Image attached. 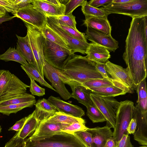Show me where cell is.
<instances>
[{
    "instance_id": "1",
    "label": "cell",
    "mask_w": 147,
    "mask_h": 147,
    "mask_svg": "<svg viewBox=\"0 0 147 147\" xmlns=\"http://www.w3.org/2000/svg\"><path fill=\"white\" fill-rule=\"evenodd\" d=\"M147 16L132 18L125 40L123 59L137 87L147 77Z\"/></svg>"
},
{
    "instance_id": "2",
    "label": "cell",
    "mask_w": 147,
    "mask_h": 147,
    "mask_svg": "<svg viewBox=\"0 0 147 147\" xmlns=\"http://www.w3.org/2000/svg\"><path fill=\"white\" fill-rule=\"evenodd\" d=\"M57 69L61 78L81 84L91 80L103 78L97 70L95 62L86 57L74 53L71 55L65 63L63 71Z\"/></svg>"
},
{
    "instance_id": "3",
    "label": "cell",
    "mask_w": 147,
    "mask_h": 147,
    "mask_svg": "<svg viewBox=\"0 0 147 147\" xmlns=\"http://www.w3.org/2000/svg\"><path fill=\"white\" fill-rule=\"evenodd\" d=\"M22 147H86L74 134L61 131L42 138L24 140Z\"/></svg>"
},
{
    "instance_id": "4",
    "label": "cell",
    "mask_w": 147,
    "mask_h": 147,
    "mask_svg": "<svg viewBox=\"0 0 147 147\" xmlns=\"http://www.w3.org/2000/svg\"><path fill=\"white\" fill-rule=\"evenodd\" d=\"M43 53L45 61L57 69L63 71L64 66L70 58L71 51L45 38Z\"/></svg>"
},
{
    "instance_id": "5",
    "label": "cell",
    "mask_w": 147,
    "mask_h": 147,
    "mask_svg": "<svg viewBox=\"0 0 147 147\" xmlns=\"http://www.w3.org/2000/svg\"><path fill=\"white\" fill-rule=\"evenodd\" d=\"M135 106L129 100L121 101L116 113L115 126L113 132V137L118 142L123 134L129 135L127 128L131 119L134 118Z\"/></svg>"
},
{
    "instance_id": "6",
    "label": "cell",
    "mask_w": 147,
    "mask_h": 147,
    "mask_svg": "<svg viewBox=\"0 0 147 147\" xmlns=\"http://www.w3.org/2000/svg\"><path fill=\"white\" fill-rule=\"evenodd\" d=\"M101 7L109 14H123L132 18L147 16V0H132L129 2L121 4H115L111 2Z\"/></svg>"
},
{
    "instance_id": "7",
    "label": "cell",
    "mask_w": 147,
    "mask_h": 147,
    "mask_svg": "<svg viewBox=\"0 0 147 147\" xmlns=\"http://www.w3.org/2000/svg\"><path fill=\"white\" fill-rule=\"evenodd\" d=\"M93 105L99 110L106 119L105 126L113 129L115 126L116 113L119 102L113 97L103 96L92 93L90 95Z\"/></svg>"
},
{
    "instance_id": "8",
    "label": "cell",
    "mask_w": 147,
    "mask_h": 147,
    "mask_svg": "<svg viewBox=\"0 0 147 147\" xmlns=\"http://www.w3.org/2000/svg\"><path fill=\"white\" fill-rule=\"evenodd\" d=\"M24 23L27 29V34L36 63L38 70L44 78L43 67L45 61L43 49L45 38L38 28L27 23Z\"/></svg>"
},
{
    "instance_id": "9",
    "label": "cell",
    "mask_w": 147,
    "mask_h": 147,
    "mask_svg": "<svg viewBox=\"0 0 147 147\" xmlns=\"http://www.w3.org/2000/svg\"><path fill=\"white\" fill-rule=\"evenodd\" d=\"M46 23L66 43L71 53L78 52L83 54H86L90 43L81 41L71 36L61 29L49 17H46Z\"/></svg>"
},
{
    "instance_id": "10",
    "label": "cell",
    "mask_w": 147,
    "mask_h": 147,
    "mask_svg": "<svg viewBox=\"0 0 147 147\" xmlns=\"http://www.w3.org/2000/svg\"><path fill=\"white\" fill-rule=\"evenodd\" d=\"M105 64L106 70L111 76L112 79L120 82L133 93L134 90H137V87L134 83L127 67L124 68L121 66L112 63L109 60Z\"/></svg>"
},
{
    "instance_id": "11",
    "label": "cell",
    "mask_w": 147,
    "mask_h": 147,
    "mask_svg": "<svg viewBox=\"0 0 147 147\" xmlns=\"http://www.w3.org/2000/svg\"><path fill=\"white\" fill-rule=\"evenodd\" d=\"M15 17L36 27L40 30L46 24V16L35 9L33 5L19 9L12 14Z\"/></svg>"
},
{
    "instance_id": "12",
    "label": "cell",
    "mask_w": 147,
    "mask_h": 147,
    "mask_svg": "<svg viewBox=\"0 0 147 147\" xmlns=\"http://www.w3.org/2000/svg\"><path fill=\"white\" fill-rule=\"evenodd\" d=\"M29 86L25 84L13 74L0 93V102L26 93Z\"/></svg>"
},
{
    "instance_id": "13",
    "label": "cell",
    "mask_w": 147,
    "mask_h": 147,
    "mask_svg": "<svg viewBox=\"0 0 147 147\" xmlns=\"http://www.w3.org/2000/svg\"><path fill=\"white\" fill-rule=\"evenodd\" d=\"M44 76L51 83L52 87L64 99L67 100L71 98V94L66 88L65 83L59 76L56 69L52 67L46 61L44 65Z\"/></svg>"
},
{
    "instance_id": "14",
    "label": "cell",
    "mask_w": 147,
    "mask_h": 147,
    "mask_svg": "<svg viewBox=\"0 0 147 147\" xmlns=\"http://www.w3.org/2000/svg\"><path fill=\"white\" fill-rule=\"evenodd\" d=\"M85 31L86 39L103 46L110 52H114L118 48V42L111 35H107L102 32L87 26Z\"/></svg>"
},
{
    "instance_id": "15",
    "label": "cell",
    "mask_w": 147,
    "mask_h": 147,
    "mask_svg": "<svg viewBox=\"0 0 147 147\" xmlns=\"http://www.w3.org/2000/svg\"><path fill=\"white\" fill-rule=\"evenodd\" d=\"M61 79L65 84L70 86L72 90L71 98L77 100L86 107L93 105L90 96V94L92 93L91 90L82 84L65 78Z\"/></svg>"
},
{
    "instance_id": "16",
    "label": "cell",
    "mask_w": 147,
    "mask_h": 147,
    "mask_svg": "<svg viewBox=\"0 0 147 147\" xmlns=\"http://www.w3.org/2000/svg\"><path fill=\"white\" fill-rule=\"evenodd\" d=\"M69 124L59 123H52L47 121L40 123L34 132L29 140H34L49 136L61 131V130Z\"/></svg>"
},
{
    "instance_id": "17",
    "label": "cell",
    "mask_w": 147,
    "mask_h": 147,
    "mask_svg": "<svg viewBox=\"0 0 147 147\" xmlns=\"http://www.w3.org/2000/svg\"><path fill=\"white\" fill-rule=\"evenodd\" d=\"M138 95L137 104L135 106L134 118L147 120V93L146 79L137 87Z\"/></svg>"
},
{
    "instance_id": "18",
    "label": "cell",
    "mask_w": 147,
    "mask_h": 147,
    "mask_svg": "<svg viewBox=\"0 0 147 147\" xmlns=\"http://www.w3.org/2000/svg\"><path fill=\"white\" fill-rule=\"evenodd\" d=\"M47 100L54 105L57 111L66 114L79 118L85 115V112L80 107L65 102L59 97L51 96Z\"/></svg>"
},
{
    "instance_id": "19",
    "label": "cell",
    "mask_w": 147,
    "mask_h": 147,
    "mask_svg": "<svg viewBox=\"0 0 147 147\" xmlns=\"http://www.w3.org/2000/svg\"><path fill=\"white\" fill-rule=\"evenodd\" d=\"M86 56L96 63L105 64L111 57L109 51L106 48L93 42L90 43L87 49Z\"/></svg>"
},
{
    "instance_id": "20",
    "label": "cell",
    "mask_w": 147,
    "mask_h": 147,
    "mask_svg": "<svg viewBox=\"0 0 147 147\" xmlns=\"http://www.w3.org/2000/svg\"><path fill=\"white\" fill-rule=\"evenodd\" d=\"M35 105V115L39 123L47 121L57 111L56 107L44 98L39 99Z\"/></svg>"
},
{
    "instance_id": "21",
    "label": "cell",
    "mask_w": 147,
    "mask_h": 147,
    "mask_svg": "<svg viewBox=\"0 0 147 147\" xmlns=\"http://www.w3.org/2000/svg\"><path fill=\"white\" fill-rule=\"evenodd\" d=\"M34 7L46 17H56L64 15L65 6H55L42 0H32Z\"/></svg>"
},
{
    "instance_id": "22",
    "label": "cell",
    "mask_w": 147,
    "mask_h": 147,
    "mask_svg": "<svg viewBox=\"0 0 147 147\" xmlns=\"http://www.w3.org/2000/svg\"><path fill=\"white\" fill-rule=\"evenodd\" d=\"M86 130L92 135L94 147H103L107 140L113 137L111 130L106 126L87 128Z\"/></svg>"
},
{
    "instance_id": "23",
    "label": "cell",
    "mask_w": 147,
    "mask_h": 147,
    "mask_svg": "<svg viewBox=\"0 0 147 147\" xmlns=\"http://www.w3.org/2000/svg\"><path fill=\"white\" fill-rule=\"evenodd\" d=\"M16 36L17 38L16 49L21 53L28 63L32 64L37 69L28 34H27L24 37L20 36L17 34Z\"/></svg>"
},
{
    "instance_id": "24",
    "label": "cell",
    "mask_w": 147,
    "mask_h": 147,
    "mask_svg": "<svg viewBox=\"0 0 147 147\" xmlns=\"http://www.w3.org/2000/svg\"><path fill=\"white\" fill-rule=\"evenodd\" d=\"M83 24L98 30L107 35H111L112 27L107 18L87 16Z\"/></svg>"
},
{
    "instance_id": "25",
    "label": "cell",
    "mask_w": 147,
    "mask_h": 147,
    "mask_svg": "<svg viewBox=\"0 0 147 147\" xmlns=\"http://www.w3.org/2000/svg\"><path fill=\"white\" fill-rule=\"evenodd\" d=\"M87 88L92 93L103 96L113 97L119 95H125L127 93H133L129 88L125 86H113L105 87H90Z\"/></svg>"
},
{
    "instance_id": "26",
    "label": "cell",
    "mask_w": 147,
    "mask_h": 147,
    "mask_svg": "<svg viewBox=\"0 0 147 147\" xmlns=\"http://www.w3.org/2000/svg\"><path fill=\"white\" fill-rule=\"evenodd\" d=\"M39 122L37 119L34 111L28 116V118L21 129L18 131V137L24 140L31 135L38 127Z\"/></svg>"
},
{
    "instance_id": "27",
    "label": "cell",
    "mask_w": 147,
    "mask_h": 147,
    "mask_svg": "<svg viewBox=\"0 0 147 147\" xmlns=\"http://www.w3.org/2000/svg\"><path fill=\"white\" fill-rule=\"evenodd\" d=\"M21 67L30 79L37 81L42 86H46L56 91L54 88L42 78L37 68L33 65L28 63L24 65H21Z\"/></svg>"
},
{
    "instance_id": "28",
    "label": "cell",
    "mask_w": 147,
    "mask_h": 147,
    "mask_svg": "<svg viewBox=\"0 0 147 147\" xmlns=\"http://www.w3.org/2000/svg\"><path fill=\"white\" fill-rule=\"evenodd\" d=\"M0 60L5 61H15L24 65L28 63L21 53L15 48L9 47L4 53L0 55Z\"/></svg>"
},
{
    "instance_id": "29",
    "label": "cell",
    "mask_w": 147,
    "mask_h": 147,
    "mask_svg": "<svg viewBox=\"0 0 147 147\" xmlns=\"http://www.w3.org/2000/svg\"><path fill=\"white\" fill-rule=\"evenodd\" d=\"M82 84L87 88L105 87L113 86H125L120 82L109 77L91 80L83 83Z\"/></svg>"
},
{
    "instance_id": "30",
    "label": "cell",
    "mask_w": 147,
    "mask_h": 147,
    "mask_svg": "<svg viewBox=\"0 0 147 147\" xmlns=\"http://www.w3.org/2000/svg\"><path fill=\"white\" fill-rule=\"evenodd\" d=\"M40 30L45 38L71 51L69 47L65 41L51 29L47 23Z\"/></svg>"
},
{
    "instance_id": "31",
    "label": "cell",
    "mask_w": 147,
    "mask_h": 147,
    "mask_svg": "<svg viewBox=\"0 0 147 147\" xmlns=\"http://www.w3.org/2000/svg\"><path fill=\"white\" fill-rule=\"evenodd\" d=\"M82 10L85 16L107 18L109 13L101 7L96 8L90 5L86 0L82 5Z\"/></svg>"
},
{
    "instance_id": "32",
    "label": "cell",
    "mask_w": 147,
    "mask_h": 147,
    "mask_svg": "<svg viewBox=\"0 0 147 147\" xmlns=\"http://www.w3.org/2000/svg\"><path fill=\"white\" fill-rule=\"evenodd\" d=\"M47 121L52 123H59L68 124L76 122H85V120L81 118L75 117L58 111Z\"/></svg>"
},
{
    "instance_id": "33",
    "label": "cell",
    "mask_w": 147,
    "mask_h": 147,
    "mask_svg": "<svg viewBox=\"0 0 147 147\" xmlns=\"http://www.w3.org/2000/svg\"><path fill=\"white\" fill-rule=\"evenodd\" d=\"M36 102V101H34L0 107V113L9 116L11 113H16L24 108L32 107Z\"/></svg>"
},
{
    "instance_id": "34",
    "label": "cell",
    "mask_w": 147,
    "mask_h": 147,
    "mask_svg": "<svg viewBox=\"0 0 147 147\" xmlns=\"http://www.w3.org/2000/svg\"><path fill=\"white\" fill-rule=\"evenodd\" d=\"M34 101H36L35 97L32 94L25 93L7 100L0 102V107Z\"/></svg>"
},
{
    "instance_id": "35",
    "label": "cell",
    "mask_w": 147,
    "mask_h": 147,
    "mask_svg": "<svg viewBox=\"0 0 147 147\" xmlns=\"http://www.w3.org/2000/svg\"><path fill=\"white\" fill-rule=\"evenodd\" d=\"M86 115L93 123L106 121L104 117L100 111L93 105L86 107Z\"/></svg>"
},
{
    "instance_id": "36",
    "label": "cell",
    "mask_w": 147,
    "mask_h": 147,
    "mask_svg": "<svg viewBox=\"0 0 147 147\" xmlns=\"http://www.w3.org/2000/svg\"><path fill=\"white\" fill-rule=\"evenodd\" d=\"M63 31L73 37L81 41L87 42L85 33L80 32L78 30L73 28L60 25L58 24L53 17H49Z\"/></svg>"
},
{
    "instance_id": "37",
    "label": "cell",
    "mask_w": 147,
    "mask_h": 147,
    "mask_svg": "<svg viewBox=\"0 0 147 147\" xmlns=\"http://www.w3.org/2000/svg\"><path fill=\"white\" fill-rule=\"evenodd\" d=\"M53 17L59 24L77 30L75 17L72 14Z\"/></svg>"
},
{
    "instance_id": "38",
    "label": "cell",
    "mask_w": 147,
    "mask_h": 147,
    "mask_svg": "<svg viewBox=\"0 0 147 147\" xmlns=\"http://www.w3.org/2000/svg\"><path fill=\"white\" fill-rule=\"evenodd\" d=\"M86 147H94L91 134L86 130L79 131L74 134Z\"/></svg>"
},
{
    "instance_id": "39",
    "label": "cell",
    "mask_w": 147,
    "mask_h": 147,
    "mask_svg": "<svg viewBox=\"0 0 147 147\" xmlns=\"http://www.w3.org/2000/svg\"><path fill=\"white\" fill-rule=\"evenodd\" d=\"M85 122L74 123L69 124L64 127L62 131L68 133L74 134L76 132L86 130L87 128L85 125Z\"/></svg>"
},
{
    "instance_id": "40",
    "label": "cell",
    "mask_w": 147,
    "mask_h": 147,
    "mask_svg": "<svg viewBox=\"0 0 147 147\" xmlns=\"http://www.w3.org/2000/svg\"><path fill=\"white\" fill-rule=\"evenodd\" d=\"M85 0H67L65 4V9L64 15L72 14L73 11L79 6H82Z\"/></svg>"
},
{
    "instance_id": "41",
    "label": "cell",
    "mask_w": 147,
    "mask_h": 147,
    "mask_svg": "<svg viewBox=\"0 0 147 147\" xmlns=\"http://www.w3.org/2000/svg\"><path fill=\"white\" fill-rule=\"evenodd\" d=\"M30 84L29 86L30 91L32 95L39 96H42L45 94V89L39 86L34 80L30 79Z\"/></svg>"
},
{
    "instance_id": "42",
    "label": "cell",
    "mask_w": 147,
    "mask_h": 147,
    "mask_svg": "<svg viewBox=\"0 0 147 147\" xmlns=\"http://www.w3.org/2000/svg\"><path fill=\"white\" fill-rule=\"evenodd\" d=\"M24 140L18 137L17 132L13 137L6 143L4 147H22Z\"/></svg>"
},
{
    "instance_id": "43",
    "label": "cell",
    "mask_w": 147,
    "mask_h": 147,
    "mask_svg": "<svg viewBox=\"0 0 147 147\" xmlns=\"http://www.w3.org/2000/svg\"><path fill=\"white\" fill-rule=\"evenodd\" d=\"M11 74L8 70H2L0 74V93L9 81Z\"/></svg>"
},
{
    "instance_id": "44",
    "label": "cell",
    "mask_w": 147,
    "mask_h": 147,
    "mask_svg": "<svg viewBox=\"0 0 147 147\" xmlns=\"http://www.w3.org/2000/svg\"><path fill=\"white\" fill-rule=\"evenodd\" d=\"M0 6L6 12L11 13L13 14L16 11L14 6L13 0H0Z\"/></svg>"
},
{
    "instance_id": "45",
    "label": "cell",
    "mask_w": 147,
    "mask_h": 147,
    "mask_svg": "<svg viewBox=\"0 0 147 147\" xmlns=\"http://www.w3.org/2000/svg\"><path fill=\"white\" fill-rule=\"evenodd\" d=\"M32 0H13L14 7L16 11L30 6Z\"/></svg>"
},
{
    "instance_id": "46",
    "label": "cell",
    "mask_w": 147,
    "mask_h": 147,
    "mask_svg": "<svg viewBox=\"0 0 147 147\" xmlns=\"http://www.w3.org/2000/svg\"><path fill=\"white\" fill-rule=\"evenodd\" d=\"M116 147H134L131 144L129 135L123 134L117 143Z\"/></svg>"
},
{
    "instance_id": "47",
    "label": "cell",
    "mask_w": 147,
    "mask_h": 147,
    "mask_svg": "<svg viewBox=\"0 0 147 147\" xmlns=\"http://www.w3.org/2000/svg\"><path fill=\"white\" fill-rule=\"evenodd\" d=\"M27 118L28 116L23 118L16 121L12 126L9 129L8 131L14 130L17 132L20 131L23 127Z\"/></svg>"
},
{
    "instance_id": "48",
    "label": "cell",
    "mask_w": 147,
    "mask_h": 147,
    "mask_svg": "<svg viewBox=\"0 0 147 147\" xmlns=\"http://www.w3.org/2000/svg\"><path fill=\"white\" fill-rule=\"evenodd\" d=\"M113 0H92L88 2L89 4L91 6L96 8L104 5L111 2Z\"/></svg>"
},
{
    "instance_id": "49",
    "label": "cell",
    "mask_w": 147,
    "mask_h": 147,
    "mask_svg": "<svg viewBox=\"0 0 147 147\" xmlns=\"http://www.w3.org/2000/svg\"><path fill=\"white\" fill-rule=\"evenodd\" d=\"M137 127L136 120L132 118L130 121L127 128V131L129 134H134L136 131Z\"/></svg>"
},
{
    "instance_id": "50",
    "label": "cell",
    "mask_w": 147,
    "mask_h": 147,
    "mask_svg": "<svg viewBox=\"0 0 147 147\" xmlns=\"http://www.w3.org/2000/svg\"><path fill=\"white\" fill-rule=\"evenodd\" d=\"M96 66L97 70L103 78H109L105 69V64L96 63Z\"/></svg>"
},
{
    "instance_id": "51",
    "label": "cell",
    "mask_w": 147,
    "mask_h": 147,
    "mask_svg": "<svg viewBox=\"0 0 147 147\" xmlns=\"http://www.w3.org/2000/svg\"><path fill=\"white\" fill-rule=\"evenodd\" d=\"M117 142L113 137L108 139L103 147H116Z\"/></svg>"
},
{
    "instance_id": "52",
    "label": "cell",
    "mask_w": 147,
    "mask_h": 147,
    "mask_svg": "<svg viewBox=\"0 0 147 147\" xmlns=\"http://www.w3.org/2000/svg\"><path fill=\"white\" fill-rule=\"evenodd\" d=\"M14 18V16H11L6 13L5 15L0 16V26L3 22L10 20Z\"/></svg>"
},
{
    "instance_id": "53",
    "label": "cell",
    "mask_w": 147,
    "mask_h": 147,
    "mask_svg": "<svg viewBox=\"0 0 147 147\" xmlns=\"http://www.w3.org/2000/svg\"><path fill=\"white\" fill-rule=\"evenodd\" d=\"M44 2L56 6H61L63 5L58 0H42Z\"/></svg>"
},
{
    "instance_id": "54",
    "label": "cell",
    "mask_w": 147,
    "mask_h": 147,
    "mask_svg": "<svg viewBox=\"0 0 147 147\" xmlns=\"http://www.w3.org/2000/svg\"><path fill=\"white\" fill-rule=\"evenodd\" d=\"M132 0H113L111 2L115 4H121L131 1Z\"/></svg>"
},
{
    "instance_id": "55",
    "label": "cell",
    "mask_w": 147,
    "mask_h": 147,
    "mask_svg": "<svg viewBox=\"0 0 147 147\" xmlns=\"http://www.w3.org/2000/svg\"><path fill=\"white\" fill-rule=\"evenodd\" d=\"M6 13L5 10L0 6V16L5 15Z\"/></svg>"
},
{
    "instance_id": "56",
    "label": "cell",
    "mask_w": 147,
    "mask_h": 147,
    "mask_svg": "<svg viewBox=\"0 0 147 147\" xmlns=\"http://www.w3.org/2000/svg\"><path fill=\"white\" fill-rule=\"evenodd\" d=\"M2 130V128L1 126L0 125V133H1Z\"/></svg>"
},
{
    "instance_id": "57",
    "label": "cell",
    "mask_w": 147,
    "mask_h": 147,
    "mask_svg": "<svg viewBox=\"0 0 147 147\" xmlns=\"http://www.w3.org/2000/svg\"><path fill=\"white\" fill-rule=\"evenodd\" d=\"M140 147H147V146L143 145L142 146H140Z\"/></svg>"
},
{
    "instance_id": "58",
    "label": "cell",
    "mask_w": 147,
    "mask_h": 147,
    "mask_svg": "<svg viewBox=\"0 0 147 147\" xmlns=\"http://www.w3.org/2000/svg\"><path fill=\"white\" fill-rule=\"evenodd\" d=\"M2 71V70H0V74L1 73V72Z\"/></svg>"
},
{
    "instance_id": "59",
    "label": "cell",
    "mask_w": 147,
    "mask_h": 147,
    "mask_svg": "<svg viewBox=\"0 0 147 147\" xmlns=\"http://www.w3.org/2000/svg\"></svg>"
}]
</instances>
